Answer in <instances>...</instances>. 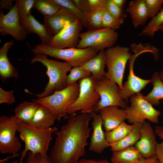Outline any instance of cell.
Instances as JSON below:
<instances>
[{
  "label": "cell",
  "mask_w": 163,
  "mask_h": 163,
  "mask_svg": "<svg viewBox=\"0 0 163 163\" xmlns=\"http://www.w3.org/2000/svg\"><path fill=\"white\" fill-rule=\"evenodd\" d=\"M91 118L85 113L72 115L56 132V137L50 157L54 163H75L85 155Z\"/></svg>",
  "instance_id": "cell-1"
},
{
  "label": "cell",
  "mask_w": 163,
  "mask_h": 163,
  "mask_svg": "<svg viewBox=\"0 0 163 163\" xmlns=\"http://www.w3.org/2000/svg\"><path fill=\"white\" fill-rule=\"evenodd\" d=\"M57 130V128L55 126L40 129L28 124L18 123L17 131L24 143V148L20 159L24 160L28 151L43 156L47 155V151L53 138L52 134Z\"/></svg>",
  "instance_id": "cell-2"
},
{
  "label": "cell",
  "mask_w": 163,
  "mask_h": 163,
  "mask_svg": "<svg viewBox=\"0 0 163 163\" xmlns=\"http://www.w3.org/2000/svg\"><path fill=\"white\" fill-rule=\"evenodd\" d=\"M30 62H40L47 69L46 74L49 81L41 93L37 94L38 98H43L52 94L55 91L62 90L66 87L67 73L72 66L66 62H61L49 59L46 55L42 53L35 54Z\"/></svg>",
  "instance_id": "cell-3"
},
{
  "label": "cell",
  "mask_w": 163,
  "mask_h": 163,
  "mask_svg": "<svg viewBox=\"0 0 163 163\" xmlns=\"http://www.w3.org/2000/svg\"><path fill=\"white\" fill-rule=\"evenodd\" d=\"M79 92V85L75 83L55 91L47 96L32 101L47 107L59 121L62 117H67V109L76 100Z\"/></svg>",
  "instance_id": "cell-4"
},
{
  "label": "cell",
  "mask_w": 163,
  "mask_h": 163,
  "mask_svg": "<svg viewBox=\"0 0 163 163\" xmlns=\"http://www.w3.org/2000/svg\"><path fill=\"white\" fill-rule=\"evenodd\" d=\"M31 51L34 54L42 53L63 60L69 63L72 67L84 64L96 56L99 52L93 47L59 49L41 43L35 45Z\"/></svg>",
  "instance_id": "cell-5"
},
{
  "label": "cell",
  "mask_w": 163,
  "mask_h": 163,
  "mask_svg": "<svg viewBox=\"0 0 163 163\" xmlns=\"http://www.w3.org/2000/svg\"><path fill=\"white\" fill-rule=\"evenodd\" d=\"M107 68L105 77L116 83L121 89L126 65L131 56L129 48L117 45L105 50Z\"/></svg>",
  "instance_id": "cell-6"
},
{
  "label": "cell",
  "mask_w": 163,
  "mask_h": 163,
  "mask_svg": "<svg viewBox=\"0 0 163 163\" xmlns=\"http://www.w3.org/2000/svg\"><path fill=\"white\" fill-rule=\"evenodd\" d=\"M97 81L92 75L79 80L78 96L75 102L68 107V114L74 115L79 110L82 113L89 115L93 112L94 107L100 99L95 89Z\"/></svg>",
  "instance_id": "cell-7"
},
{
  "label": "cell",
  "mask_w": 163,
  "mask_h": 163,
  "mask_svg": "<svg viewBox=\"0 0 163 163\" xmlns=\"http://www.w3.org/2000/svg\"><path fill=\"white\" fill-rule=\"evenodd\" d=\"M130 105L125 109L126 119L134 124L143 123L147 120L154 123H157L161 114L160 110H156L146 100L143 94L137 93L130 97Z\"/></svg>",
  "instance_id": "cell-8"
},
{
  "label": "cell",
  "mask_w": 163,
  "mask_h": 163,
  "mask_svg": "<svg viewBox=\"0 0 163 163\" xmlns=\"http://www.w3.org/2000/svg\"><path fill=\"white\" fill-rule=\"evenodd\" d=\"M118 37V33L110 28L91 29L80 34V40L76 47H93L99 51L113 47Z\"/></svg>",
  "instance_id": "cell-9"
},
{
  "label": "cell",
  "mask_w": 163,
  "mask_h": 163,
  "mask_svg": "<svg viewBox=\"0 0 163 163\" xmlns=\"http://www.w3.org/2000/svg\"><path fill=\"white\" fill-rule=\"evenodd\" d=\"M95 89L100 96V100L94 105L93 112L99 113L102 108L114 106L126 109L127 103L119 95L120 89L114 82L105 77L97 81Z\"/></svg>",
  "instance_id": "cell-10"
},
{
  "label": "cell",
  "mask_w": 163,
  "mask_h": 163,
  "mask_svg": "<svg viewBox=\"0 0 163 163\" xmlns=\"http://www.w3.org/2000/svg\"><path fill=\"white\" fill-rule=\"evenodd\" d=\"M18 123L14 116L2 115L0 117V152L15 155L21 145L16 136Z\"/></svg>",
  "instance_id": "cell-11"
},
{
  "label": "cell",
  "mask_w": 163,
  "mask_h": 163,
  "mask_svg": "<svg viewBox=\"0 0 163 163\" xmlns=\"http://www.w3.org/2000/svg\"><path fill=\"white\" fill-rule=\"evenodd\" d=\"M0 31L2 35H9L17 41L26 39L28 34L20 23L16 3L6 14L0 11Z\"/></svg>",
  "instance_id": "cell-12"
},
{
  "label": "cell",
  "mask_w": 163,
  "mask_h": 163,
  "mask_svg": "<svg viewBox=\"0 0 163 163\" xmlns=\"http://www.w3.org/2000/svg\"><path fill=\"white\" fill-rule=\"evenodd\" d=\"M83 26L80 20L76 18L58 34L54 35L49 45L59 49L76 47L79 42L78 38Z\"/></svg>",
  "instance_id": "cell-13"
},
{
  "label": "cell",
  "mask_w": 163,
  "mask_h": 163,
  "mask_svg": "<svg viewBox=\"0 0 163 163\" xmlns=\"http://www.w3.org/2000/svg\"><path fill=\"white\" fill-rule=\"evenodd\" d=\"M155 134L150 123L146 121L143 123L140 138L134 146L143 157L148 158L156 155L157 142Z\"/></svg>",
  "instance_id": "cell-14"
},
{
  "label": "cell",
  "mask_w": 163,
  "mask_h": 163,
  "mask_svg": "<svg viewBox=\"0 0 163 163\" xmlns=\"http://www.w3.org/2000/svg\"><path fill=\"white\" fill-rule=\"evenodd\" d=\"M136 53L129 59V72L127 81L123 85L119 93L120 97L127 103L128 99L133 95L140 92L149 83L151 80H145L136 76L134 73L133 64L136 57L139 55Z\"/></svg>",
  "instance_id": "cell-15"
},
{
  "label": "cell",
  "mask_w": 163,
  "mask_h": 163,
  "mask_svg": "<svg viewBox=\"0 0 163 163\" xmlns=\"http://www.w3.org/2000/svg\"><path fill=\"white\" fill-rule=\"evenodd\" d=\"M92 118L91 122L93 132L91 139L88 149L94 152L101 154L106 148L110 147L102 129L103 121L99 114L93 112L89 115Z\"/></svg>",
  "instance_id": "cell-16"
},
{
  "label": "cell",
  "mask_w": 163,
  "mask_h": 163,
  "mask_svg": "<svg viewBox=\"0 0 163 163\" xmlns=\"http://www.w3.org/2000/svg\"><path fill=\"white\" fill-rule=\"evenodd\" d=\"M77 18L69 9L61 7L56 14L49 17L44 18L43 24L54 36Z\"/></svg>",
  "instance_id": "cell-17"
},
{
  "label": "cell",
  "mask_w": 163,
  "mask_h": 163,
  "mask_svg": "<svg viewBox=\"0 0 163 163\" xmlns=\"http://www.w3.org/2000/svg\"><path fill=\"white\" fill-rule=\"evenodd\" d=\"M105 132L111 130L126 119L125 109L119 108L116 106L104 107L99 111Z\"/></svg>",
  "instance_id": "cell-18"
},
{
  "label": "cell",
  "mask_w": 163,
  "mask_h": 163,
  "mask_svg": "<svg viewBox=\"0 0 163 163\" xmlns=\"http://www.w3.org/2000/svg\"><path fill=\"white\" fill-rule=\"evenodd\" d=\"M20 21L27 34H36L40 37L41 44H50L54 36L43 24L39 22L31 13L25 18H20Z\"/></svg>",
  "instance_id": "cell-19"
},
{
  "label": "cell",
  "mask_w": 163,
  "mask_h": 163,
  "mask_svg": "<svg viewBox=\"0 0 163 163\" xmlns=\"http://www.w3.org/2000/svg\"><path fill=\"white\" fill-rule=\"evenodd\" d=\"M130 15L133 27L143 26L149 18L145 0L130 1L126 10Z\"/></svg>",
  "instance_id": "cell-20"
},
{
  "label": "cell",
  "mask_w": 163,
  "mask_h": 163,
  "mask_svg": "<svg viewBox=\"0 0 163 163\" xmlns=\"http://www.w3.org/2000/svg\"><path fill=\"white\" fill-rule=\"evenodd\" d=\"M106 61L105 50H102L96 56L79 66L90 72L97 81L105 77L106 72L104 68Z\"/></svg>",
  "instance_id": "cell-21"
},
{
  "label": "cell",
  "mask_w": 163,
  "mask_h": 163,
  "mask_svg": "<svg viewBox=\"0 0 163 163\" xmlns=\"http://www.w3.org/2000/svg\"><path fill=\"white\" fill-rule=\"evenodd\" d=\"M14 45L12 41L5 43L0 48V75L3 80L15 77L17 78L18 72L11 63L7 56L9 50Z\"/></svg>",
  "instance_id": "cell-22"
},
{
  "label": "cell",
  "mask_w": 163,
  "mask_h": 163,
  "mask_svg": "<svg viewBox=\"0 0 163 163\" xmlns=\"http://www.w3.org/2000/svg\"><path fill=\"white\" fill-rule=\"evenodd\" d=\"M56 119L55 116L49 109L40 105L29 124L37 129H46L51 127Z\"/></svg>",
  "instance_id": "cell-23"
},
{
  "label": "cell",
  "mask_w": 163,
  "mask_h": 163,
  "mask_svg": "<svg viewBox=\"0 0 163 163\" xmlns=\"http://www.w3.org/2000/svg\"><path fill=\"white\" fill-rule=\"evenodd\" d=\"M40 104L33 102L25 101L14 110V117L18 123L29 124L32 121Z\"/></svg>",
  "instance_id": "cell-24"
},
{
  "label": "cell",
  "mask_w": 163,
  "mask_h": 163,
  "mask_svg": "<svg viewBox=\"0 0 163 163\" xmlns=\"http://www.w3.org/2000/svg\"><path fill=\"white\" fill-rule=\"evenodd\" d=\"M112 152L110 158L112 162L136 163L142 157L134 145Z\"/></svg>",
  "instance_id": "cell-25"
},
{
  "label": "cell",
  "mask_w": 163,
  "mask_h": 163,
  "mask_svg": "<svg viewBox=\"0 0 163 163\" xmlns=\"http://www.w3.org/2000/svg\"><path fill=\"white\" fill-rule=\"evenodd\" d=\"M142 124L138 123L133 124L131 132L125 138L118 142L110 144L111 150L112 152L118 151L135 145L140 138Z\"/></svg>",
  "instance_id": "cell-26"
},
{
  "label": "cell",
  "mask_w": 163,
  "mask_h": 163,
  "mask_svg": "<svg viewBox=\"0 0 163 163\" xmlns=\"http://www.w3.org/2000/svg\"><path fill=\"white\" fill-rule=\"evenodd\" d=\"M151 81L153 85V89L148 95L144 96V97L152 105H158L160 104V100L163 99V83L158 72L153 74Z\"/></svg>",
  "instance_id": "cell-27"
},
{
  "label": "cell",
  "mask_w": 163,
  "mask_h": 163,
  "mask_svg": "<svg viewBox=\"0 0 163 163\" xmlns=\"http://www.w3.org/2000/svg\"><path fill=\"white\" fill-rule=\"evenodd\" d=\"M133 127V124H128L124 121L113 129L105 132V135L107 142L110 144L121 140L130 133Z\"/></svg>",
  "instance_id": "cell-28"
},
{
  "label": "cell",
  "mask_w": 163,
  "mask_h": 163,
  "mask_svg": "<svg viewBox=\"0 0 163 163\" xmlns=\"http://www.w3.org/2000/svg\"><path fill=\"white\" fill-rule=\"evenodd\" d=\"M163 24V7L159 12L152 18L142 30L138 36L153 37L155 33L160 30Z\"/></svg>",
  "instance_id": "cell-29"
},
{
  "label": "cell",
  "mask_w": 163,
  "mask_h": 163,
  "mask_svg": "<svg viewBox=\"0 0 163 163\" xmlns=\"http://www.w3.org/2000/svg\"><path fill=\"white\" fill-rule=\"evenodd\" d=\"M34 7L43 16L44 18L56 14L61 7L52 0H36Z\"/></svg>",
  "instance_id": "cell-30"
},
{
  "label": "cell",
  "mask_w": 163,
  "mask_h": 163,
  "mask_svg": "<svg viewBox=\"0 0 163 163\" xmlns=\"http://www.w3.org/2000/svg\"><path fill=\"white\" fill-rule=\"evenodd\" d=\"M104 11L97 9L85 14V27L92 28V29L102 28V23Z\"/></svg>",
  "instance_id": "cell-31"
},
{
  "label": "cell",
  "mask_w": 163,
  "mask_h": 163,
  "mask_svg": "<svg viewBox=\"0 0 163 163\" xmlns=\"http://www.w3.org/2000/svg\"><path fill=\"white\" fill-rule=\"evenodd\" d=\"M91 75L89 72L83 69L79 66L72 67L67 76L66 86L76 83L78 80Z\"/></svg>",
  "instance_id": "cell-32"
},
{
  "label": "cell",
  "mask_w": 163,
  "mask_h": 163,
  "mask_svg": "<svg viewBox=\"0 0 163 163\" xmlns=\"http://www.w3.org/2000/svg\"><path fill=\"white\" fill-rule=\"evenodd\" d=\"M60 6L69 9L82 22L83 26H85V15L76 6L73 1L70 0H52Z\"/></svg>",
  "instance_id": "cell-33"
},
{
  "label": "cell",
  "mask_w": 163,
  "mask_h": 163,
  "mask_svg": "<svg viewBox=\"0 0 163 163\" xmlns=\"http://www.w3.org/2000/svg\"><path fill=\"white\" fill-rule=\"evenodd\" d=\"M124 19L123 18L114 17L104 11L102 18V28H109L116 30L123 24Z\"/></svg>",
  "instance_id": "cell-34"
},
{
  "label": "cell",
  "mask_w": 163,
  "mask_h": 163,
  "mask_svg": "<svg viewBox=\"0 0 163 163\" xmlns=\"http://www.w3.org/2000/svg\"><path fill=\"white\" fill-rule=\"evenodd\" d=\"M36 0H17L15 2L20 18H25L30 13L31 9L34 7Z\"/></svg>",
  "instance_id": "cell-35"
},
{
  "label": "cell",
  "mask_w": 163,
  "mask_h": 163,
  "mask_svg": "<svg viewBox=\"0 0 163 163\" xmlns=\"http://www.w3.org/2000/svg\"><path fill=\"white\" fill-rule=\"evenodd\" d=\"M104 10L105 11L113 16L117 18H125L127 15L123 10L116 6L112 0H106Z\"/></svg>",
  "instance_id": "cell-36"
},
{
  "label": "cell",
  "mask_w": 163,
  "mask_h": 163,
  "mask_svg": "<svg viewBox=\"0 0 163 163\" xmlns=\"http://www.w3.org/2000/svg\"><path fill=\"white\" fill-rule=\"evenodd\" d=\"M149 18L155 17L162 8L163 0H145Z\"/></svg>",
  "instance_id": "cell-37"
},
{
  "label": "cell",
  "mask_w": 163,
  "mask_h": 163,
  "mask_svg": "<svg viewBox=\"0 0 163 163\" xmlns=\"http://www.w3.org/2000/svg\"><path fill=\"white\" fill-rule=\"evenodd\" d=\"M25 163H54L48 155L43 156L39 153L29 152Z\"/></svg>",
  "instance_id": "cell-38"
},
{
  "label": "cell",
  "mask_w": 163,
  "mask_h": 163,
  "mask_svg": "<svg viewBox=\"0 0 163 163\" xmlns=\"http://www.w3.org/2000/svg\"><path fill=\"white\" fill-rule=\"evenodd\" d=\"M15 101L14 95V91H7L0 87V104L6 103L10 104L14 103Z\"/></svg>",
  "instance_id": "cell-39"
},
{
  "label": "cell",
  "mask_w": 163,
  "mask_h": 163,
  "mask_svg": "<svg viewBox=\"0 0 163 163\" xmlns=\"http://www.w3.org/2000/svg\"><path fill=\"white\" fill-rule=\"evenodd\" d=\"M106 0H85L87 12L97 9L104 10V7Z\"/></svg>",
  "instance_id": "cell-40"
},
{
  "label": "cell",
  "mask_w": 163,
  "mask_h": 163,
  "mask_svg": "<svg viewBox=\"0 0 163 163\" xmlns=\"http://www.w3.org/2000/svg\"><path fill=\"white\" fill-rule=\"evenodd\" d=\"M15 2V0H0V11L3 10V9L8 10L10 11L14 6L13 5V2Z\"/></svg>",
  "instance_id": "cell-41"
},
{
  "label": "cell",
  "mask_w": 163,
  "mask_h": 163,
  "mask_svg": "<svg viewBox=\"0 0 163 163\" xmlns=\"http://www.w3.org/2000/svg\"><path fill=\"white\" fill-rule=\"evenodd\" d=\"M156 155L159 163H163V142L157 143Z\"/></svg>",
  "instance_id": "cell-42"
},
{
  "label": "cell",
  "mask_w": 163,
  "mask_h": 163,
  "mask_svg": "<svg viewBox=\"0 0 163 163\" xmlns=\"http://www.w3.org/2000/svg\"><path fill=\"white\" fill-rule=\"evenodd\" d=\"M75 163H113L107 159L95 160L94 159H82L79 160Z\"/></svg>",
  "instance_id": "cell-43"
},
{
  "label": "cell",
  "mask_w": 163,
  "mask_h": 163,
  "mask_svg": "<svg viewBox=\"0 0 163 163\" xmlns=\"http://www.w3.org/2000/svg\"><path fill=\"white\" fill-rule=\"evenodd\" d=\"M113 163H118L116 162ZM136 163H159L157 156L155 155L152 157L145 158L143 157L142 158Z\"/></svg>",
  "instance_id": "cell-44"
},
{
  "label": "cell",
  "mask_w": 163,
  "mask_h": 163,
  "mask_svg": "<svg viewBox=\"0 0 163 163\" xmlns=\"http://www.w3.org/2000/svg\"><path fill=\"white\" fill-rule=\"evenodd\" d=\"M154 130L155 134L163 141V126H156Z\"/></svg>",
  "instance_id": "cell-45"
},
{
  "label": "cell",
  "mask_w": 163,
  "mask_h": 163,
  "mask_svg": "<svg viewBox=\"0 0 163 163\" xmlns=\"http://www.w3.org/2000/svg\"><path fill=\"white\" fill-rule=\"evenodd\" d=\"M113 3L117 7L123 9L126 1V0H112Z\"/></svg>",
  "instance_id": "cell-46"
},
{
  "label": "cell",
  "mask_w": 163,
  "mask_h": 163,
  "mask_svg": "<svg viewBox=\"0 0 163 163\" xmlns=\"http://www.w3.org/2000/svg\"><path fill=\"white\" fill-rule=\"evenodd\" d=\"M20 155L19 154H16L15 155H12L8 156V157L6 158L5 159L0 160V163H5L8 159L11 158L16 157L19 156Z\"/></svg>",
  "instance_id": "cell-47"
},
{
  "label": "cell",
  "mask_w": 163,
  "mask_h": 163,
  "mask_svg": "<svg viewBox=\"0 0 163 163\" xmlns=\"http://www.w3.org/2000/svg\"><path fill=\"white\" fill-rule=\"evenodd\" d=\"M159 76L161 81L163 83V68L159 72H158Z\"/></svg>",
  "instance_id": "cell-48"
},
{
  "label": "cell",
  "mask_w": 163,
  "mask_h": 163,
  "mask_svg": "<svg viewBox=\"0 0 163 163\" xmlns=\"http://www.w3.org/2000/svg\"><path fill=\"white\" fill-rule=\"evenodd\" d=\"M18 161H12L11 163H18ZM19 163H23V161H20Z\"/></svg>",
  "instance_id": "cell-49"
},
{
  "label": "cell",
  "mask_w": 163,
  "mask_h": 163,
  "mask_svg": "<svg viewBox=\"0 0 163 163\" xmlns=\"http://www.w3.org/2000/svg\"><path fill=\"white\" fill-rule=\"evenodd\" d=\"M160 30H163V24L161 27Z\"/></svg>",
  "instance_id": "cell-50"
}]
</instances>
